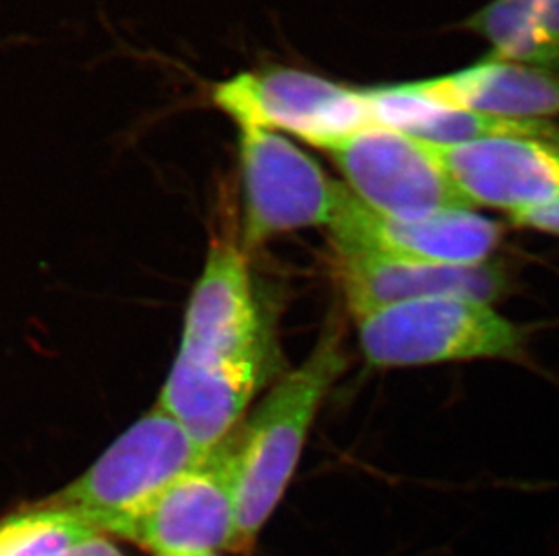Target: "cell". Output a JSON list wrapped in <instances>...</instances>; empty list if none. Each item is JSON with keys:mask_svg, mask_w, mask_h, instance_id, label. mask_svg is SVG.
<instances>
[{"mask_svg": "<svg viewBox=\"0 0 559 556\" xmlns=\"http://www.w3.org/2000/svg\"><path fill=\"white\" fill-rule=\"evenodd\" d=\"M346 365L343 333L330 322L301 367L275 385L238 436L227 437L236 504L234 553L255 546L296 472L317 410Z\"/></svg>", "mask_w": 559, "mask_h": 556, "instance_id": "obj_2", "label": "cell"}, {"mask_svg": "<svg viewBox=\"0 0 559 556\" xmlns=\"http://www.w3.org/2000/svg\"><path fill=\"white\" fill-rule=\"evenodd\" d=\"M465 27L486 38L492 58L556 73L539 27L536 0H492L469 16Z\"/></svg>", "mask_w": 559, "mask_h": 556, "instance_id": "obj_14", "label": "cell"}, {"mask_svg": "<svg viewBox=\"0 0 559 556\" xmlns=\"http://www.w3.org/2000/svg\"><path fill=\"white\" fill-rule=\"evenodd\" d=\"M431 147L469 206H491L512 216L559 195V147L555 140L492 136Z\"/></svg>", "mask_w": 559, "mask_h": 556, "instance_id": "obj_10", "label": "cell"}, {"mask_svg": "<svg viewBox=\"0 0 559 556\" xmlns=\"http://www.w3.org/2000/svg\"><path fill=\"white\" fill-rule=\"evenodd\" d=\"M234 536L233 461L225 437L148 504L123 539L154 556H212L233 552Z\"/></svg>", "mask_w": 559, "mask_h": 556, "instance_id": "obj_9", "label": "cell"}, {"mask_svg": "<svg viewBox=\"0 0 559 556\" xmlns=\"http://www.w3.org/2000/svg\"><path fill=\"white\" fill-rule=\"evenodd\" d=\"M269 333L247 253L233 239L212 242L187 307L180 352L158 407L203 450L230 436L269 378Z\"/></svg>", "mask_w": 559, "mask_h": 556, "instance_id": "obj_1", "label": "cell"}, {"mask_svg": "<svg viewBox=\"0 0 559 556\" xmlns=\"http://www.w3.org/2000/svg\"><path fill=\"white\" fill-rule=\"evenodd\" d=\"M212 104L239 129L290 132L313 147L333 145L373 125L366 90L301 69L243 71L212 87Z\"/></svg>", "mask_w": 559, "mask_h": 556, "instance_id": "obj_5", "label": "cell"}, {"mask_svg": "<svg viewBox=\"0 0 559 556\" xmlns=\"http://www.w3.org/2000/svg\"><path fill=\"white\" fill-rule=\"evenodd\" d=\"M328 230L343 255L459 266L486 263L501 241V226L469 208L395 219L370 210L346 186Z\"/></svg>", "mask_w": 559, "mask_h": 556, "instance_id": "obj_8", "label": "cell"}, {"mask_svg": "<svg viewBox=\"0 0 559 556\" xmlns=\"http://www.w3.org/2000/svg\"><path fill=\"white\" fill-rule=\"evenodd\" d=\"M90 530L73 515L37 504L0 520V556H57Z\"/></svg>", "mask_w": 559, "mask_h": 556, "instance_id": "obj_15", "label": "cell"}, {"mask_svg": "<svg viewBox=\"0 0 559 556\" xmlns=\"http://www.w3.org/2000/svg\"><path fill=\"white\" fill-rule=\"evenodd\" d=\"M209 454L156 404L84 475L38 506L73 515L104 535L126 536L132 520Z\"/></svg>", "mask_w": 559, "mask_h": 556, "instance_id": "obj_3", "label": "cell"}, {"mask_svg": "<svg viewBox=\"0 0 559 556\" xmlns=\"http://www.w3.org/2000/svg\"><path fill=\"white\" fill-rule=\"evenodd\" d=\"M239 168L243 183L245 253L286 231L332 222L344 184L290 140L266 129H239Z\"/></svg>", "mask_w": 559, "mask_h": 556, "instance_id": "obj_6", "label": "cell"}, {"mask_svg": "<svg viewBox=\"0 0 559 556\" xmlns=\"http://www.w3.org/2000/svg\"><path fill=\"white\" fill-rule=\"evenodd\" d=\"M337 278L355 318L412 300L454 297L492 304L511 288V275L495 261L431 264L338 253Z\"/></svg>", "mask_w": 559, "mask_h": 556, "instance_id": "obj_11", "label": "cell"}, {"mask_svg": "<svg viewBox=\"0 0 559 556\" xmlns=\"http://www.w3.org/2000/svg\"><path fill=\"white\" fill-rule=\"evenodd\" d=\"M511 222L518 228H527V230L559 235V195H556L555 200L547 201L544 205L512 214Z\"/></svg>", "mask_w": 559, "mask_h": 556, "instance_id": "obj_16", "label": "cell"}, {"mask_svg": "<svg viewBox=\"0 0 559 556\" xmlns=\"http://www.w3.org/2000/svg\"><path fill=\"white\" fill-rule=\"evenodd\" d=\"M212 556H217V555H212Z\"/></svg>", "mask_w": 559, "mask_h": 556, "instance_id": "obj_20", "label": "cell"}, {"mask_svg": "<svg viewBox=\"0 0 559 556\" xmlns=\"http://www.w3.org/2000/svg\"><path fill=\"white\" fill-rule=\"evenodd\" d=\"M555 142H556V145H558V147H559V136L556 137Z\"/></svg>", "mask_w": 559, "mask_h": 556, "instance_id": "obj_19", "label": "cell"}, {"mask_svg": "<svg viewBox=\"0 0 559 556\" xmlns=\"http://www.w3.org/2000/svg\"><path fill=\"white\" fill-rule=\"evenodd\" d=\"M57 556H123L111 541L100 531H85L84 535L79 536L73 544H69L66 549Z\"/></svg>", "mask_w": 559, "mask_h": 556, "instance_id": "obj_18", "label": "cell"}, {"mask_svg": "<svg viewBox=\"0 0 559 556\" xmlns=\"http://www.w3.org/2000/svg\"><path fill=\"white\" fill-rule=\"evenodd\" d=\"M536 10L552 68L559 74V0H536Z\"/></svg>", "mask_w": 559, "mask_h": 556, "instance_id": "obj_17", "label": "cell"}, {"mask_svg": "<svg viewBox=\"0 0 559 556\" xmlns=\"http://www.w3.org/2000/svg\"><path fill=\"white\" fill-rule=\"evenodd\" d=\"M366 362L415 367L481 358H514L523 336L491 304L454 297L412 300L355 318Z\"/></svg>", "mask_w": 559, "mask_h": 556, "instance_id": "obj_4", "label": "cell"}, {"mask_svg": "<svg viewBox=\"0 0 559 556\" xmlns=\"http://www.w3.org/2000/svg\"><path fill=\"white\" fill-rule=\"evenodd\" d=\"M373 125L404 132L420 142L449 147L492 136H531L556 140L559 129L549 121L498 118L431 100L412 84L366 90Z\"/></svg>", "mask_w": 559, "mask_h": 556, "instance_id": "obj_13", "label": "cell"}, {"mask_svg": "<svg viewBox=\"0 0 559 556\" xmlns=\"http://www.w3.org/2000/svg\"><path fill=\"white\" fill-rule=\"evenodd\" d=\"M370 210L395 219L469 208L429 143L388 126L360 129L326 150Z\"/></svg>", "mask_w": 559, "mask_h": 556, "instance_id": "obj_7", "label": "cell"}, {"mask_svg": "<svg viewBox=\"0 0 559 556\" xmlns=\"http://www.w3.org/2000/svg\"><path fill=\"white\" fill-rule=\"evenodd\" d=\"M431 100L509 120L559 116V74L489 57L459 73L409 82Z\"/></svg>", "mask_w": 559, "mask_h": 556, "instance_id": "obj_12", "label": "cell"}]
</instances>
